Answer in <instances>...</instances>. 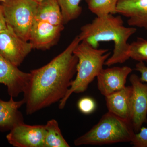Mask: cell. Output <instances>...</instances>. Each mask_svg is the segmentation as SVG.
I'll return each instance as SVG.
<instances>
[{"mask_svg": "<svg viewBox=\"0 0 147 147\" xmlns=\"http://www.w3.org/2000/svg\"><path fill=\"white\" fill-rule=\"evenodd\" d=\"M80 42L77 36L49 63L30 71V79L23 99L27 115L59 102L65 96L76 72L78 59L73 51Z\"/></svg>", "mask_w": 147, "mask_h": 147, "instance_id": "1", "label": "cell"}, {"mask_svg": "<svg viewBox=\"0 0 147 147\" xmlns=\"http://www.w3.org/2000/svg\"><path fill=\"white\" fill-rule=\"evenodd\" d=\"M137 30L134 27L125 26L121 16L110 14L96 16L90 23L82 26L78 36L81 41H85L95 48H98L100 42H113V53L105 63L110 67L123 63L130 59L128 40Z\"/></svg>", "mask_w": 147, "mask_h": 147, "instance_id": "2", "label": "cell"}, {"mask_svg": "<svg viewBox=\"0 0 147 147\" xmlns=\"http://www.w3.org/2000/svg\"><path fill=\"white\" fill-rule=\"evenodd\" d=\"M78 59L76 76L65 96L59 101V108L63 109L73 93L86 91L90 84L103 69V65L111 53L108 49L93 47L85 41H81L73 51Z\"/></svg>", "mask_w": 147, "mask_h": 147, "instance_id": "3", "label": "cell"}, {"mask_svg": "<svg viewBox=\"0 0 147 147\" xmlns=\"http://www.w3.org/2000/svg\"><path fill=\"white\" fill-rule=\"evenodd\" d=\"M130 121L107 112L88 132L75 139L76 146L130 143L135 134Z\"/></svg>", "mask_w": 147, "mask_h": 147, "instance_id": "4", "label": "cell"}, {"mask_svg": "<svg viewBox=\"0 0 147 147\" xmlns=\"http://www.w3.org/2000/svg\"><path fill=\"white\" fill-rule=\"evenodd\" d=\"M1 4L7 26L22 39L29 41L38 2L34 0H6Z\"/></svg>", "mask_w": 147, "mask_h": 147, "instance_id": "5", "label": "cell"}, {"mask_svg": "<svg viewBox=\"0 0 147 147\" xmlns=\"http://www.w3.org/2000/svg\"><path fill=\"white\" fill-rule=\"evenodd\" d=\"M32 49L29 41L21 38L8 26L0 32V55L14 65H20Z\"/></svg>", "mask_w": 147, "mask_h": 147, "instance_id": "6", "label": "cell"}, {"mask_svg": "<svg viewBox=\"0 0 147 147\" xmlns=\"http://www.w3.org/2000/svg\"><path fill=\"white\" fill-rule=\"evenodd\" d=\"M129 81L132 88L130 121L137 133L147 123V84H143L135 74H131Z\"/></svg>", "mask_w": 147, "mask_h": 147, "instance_id": "7", "label": "cell"}, {"mask_svg": "<svg viewBox=\"0 0 147 147\" xmlns=\"http://www.w3.org/2000/svg\"><path fill=\"white\" fill-rule=\"evenodd\" d=\"M6 138L9 143L15 147H44V125L21 123L11 129Z\"/></svg>", "mask_w": 147, "mask_h": 147, "instance_id": "8", "label": "cell"}, {"mask_svg": "<svg viewBox=\"0 0 147 147\" xmlns=\"http://www.w3.org/2000/svg\"><path fill=\"white\" fill-rule=\"evenodd\" d=\"M30 77V73L21 71L0 55V84L6 86L10 97H17L24 93Z\"/></svg>", "mask_w": 147, "mask_h": 147, "instance_id": "9", "label": "cell"}, {"mask_svg": "<svg viewBox=\"0 0 147 147\" xmlns=\"http://www.w3.org/2000/svg\"><path fill=\"white\" fill-rule=\"evenodd\" d=\"M64 29L63 25L55 26L35 19L31 28L29 42L33 49L48 50L59 41Z\"/></svg>", "mask_w": 147, "mask_h": 147, "instance_id": "10", "label": "cell"}, {"mask_svg": "<svg viewBox=\"0 0 147 147\" xmlns=\"http://www.w3.org/2000/svg\"><path fill=\"white\" fill-rule=\"evenodd\" d=\"M132 71L127 66L103 69L96 77L98 88L101 94L105 97L123 89Z\"/></svg>", "mask_w": 147, "mask_h": 147, "instance_id": "11", "label": "cell"}, {"mask_svg": "<svg viewBox=\"0 0 147 147\" xmlns=\"http://www.w3.org/2000/svg\"><path fill=\"white\" fill-rule=\"evenodd\" d=\"M117 11L129 26L147 30V0H119Z\"/></svg>", "mask_w": 147, "mask_h": 147, "instance_id": "12", "label": "cell"}, {"mask_svg": "<svg viewBox=\"0 0 147 147\" xmlns=\"http://www.w3.org/2000/svg\"><path fill=\"white\" fill-rule=\"evenodd\" d=\"M132 92V87L129 86L105 96L108 112L130 121Z\"/></svg>", "mask_w": 147, "mask_h": 147, "instance_id": "13", "label": "cell"}, {"mask_svg": "<svg viewBox=\"0 0 147 147\" xmlns=\"http://www.w3.org/2000/svg\"><path fill=\"white\" fill-rule=\"evenodd\" d=\"M24 104L23 99L16 101L12 97L7 101L0 99L1 131H10L16 125L24 122L23 115L18 109Z\"/></svg>", "mask_w": 147, "mask_h": 147, "instance_id": "14", "label": "cell"}, {"mask_svg": "<svg viewBox=\"0 0 147 147\" xmlns=\"http://www.w3.org/2000/svg\"><path fill=\"white\" fill-rule=\"evenodd\" d=\"M35 19L55 26L64 25L57 0H43L38 3Z\"/></svg>", "mask_w": 147, "mask_h": 147, "instance_id": "15", "label": "cell"}, {"mask_svg": "<svg viewBox=\"0 0 147 147\" xmlns=\"http://www.w3.org/2000/svg\"><path fill=\"white\" fill-rule=\"evenodd\" d=\"M44 147H69L64 138L58 122L55 119L48 121L44 125Z\"/></svg>", "mask_w": 147, "mask_h": 147, "instance_id": "16", "label": "cell"}, {"mask_svg": "<svg viewBox=\"0 0 147 147\" xmlns=\"http://www.w3.org/2000/svg\"><path fill=\"white\" fill-rule=\"evenodd\" d=\"M88 8L97 17L115 15L119 0H85Z\"/></svg>", "mask_w": 147, "mask_h": 147, "instance_id": "17", "label": "cell"}, {"mask_svg": "<svg viewBox=\"0 0 147 147\" xmlns=\"http://www.w3.org/2000/svg\"><path fill=\"white\" fill-rule=\"evenodd\" d=\"M60 7L64 24L76 19L82 13L80 5L82 0H57Z\"/></svg>", "mask_w": 147, "mask_h": 147, "instance_id": "18", "label": "cell"}, {"mask_svg": "<svg viewBox=\"0 0 147 147\" xmlns=\"http://www.w3.org/2000/svg\"><path fill=\"white\" fill-rule=\"evenodd\" d=\"M129 57L138 62H147V39L138 37L129 43Z\"/></svg>", "mask_w": 147, "mask_h": 147, "instance_id": "19", "label": "cell"}, {"mask_svg": "<svg viewBox=\"0 0 147 147\" xmlns=\"http://www.w3.org/2000/svg\"><path fill=\"white\" fill-rule=\"evenodd\" d=\"M78 108L82 113L88 115L94 111L96 108V103L92 98L85 97L78 101Z\"/></svg>", "mask_w": 147, "mask_h": 147, "instance_id": "20", "label": "cell"}, {"mask_svg": "<svg viewBox=\"0 0 147 147\" xmlns=\"http://www.w3.org/2000/svg\"><path fill=\"white\" fill-rule=\"evenodd\" d=\"M130 143L134 147H147V127H142Z\"/></svg>", "mask_w": 147, "mask_h": 147, "instance_id": "21", "label": "cell"}, {"mask_svg": "<svg viewBox=\"0 0 147 147\" xmlns=\"http://www.w3.org/2000/svg\"><path fill=\"white\" fill-rule=\"evenodd\" d=\"M135 69L140 74V80L142 82L147 83V66L144 62H138L135 65Z\"/></svg>", "mask_w": 147, "mask_h": 147, "instance_id": "22", "label": "cell"}, {"mask_svg": "<svg viewBox=\"0 0 147 147\" xmlns=\"http://www.w3.org/2000/svg\"><path fill=\"white\" fill-rule=\"evenodd\" d=\"M7 28V24L4 16L2 7L0 3V32L4 31Z\"/></svg>", "mask_w": 147, "mask_h": 147, "instance_id": "23", "label": "cell"}, {"mask_svg": "<svg viewBox=\"0 0 147 147\" xmlns=\"http://www.w3.org/2000/svg\"><path fill=\"white\" fill-rule=\"evenodd\" d=\"M34 1H36L37 2L39 3L40 2L43 1V0H34Z\"/></svg>", "mask_w": 147, "mask_h": 147, "instance_id": "24", "label": "cell"}, {"mask_svg": "<svg viewBox=\"0 0 147 147\" xmlns=\"http://www.w3.org/2000/svg\"><path fill=\"white\" fill-rule=\"evenodd\" d=\"M5 1H6V0H0V2H3Z\"/></svg>", "mask_w": 147, "mask_h": 147, "instance_id": "25", "label": "cell"}]
</instances>
